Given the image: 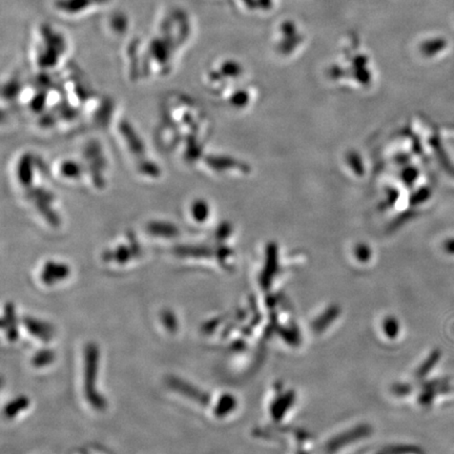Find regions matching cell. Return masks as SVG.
<instances>
[{"mask_svg":"<svg viewBox=\"0 0 454 454\" xmlns=\"http://www.w3.org/2000/svg\"><path fill=\"white\" fill-rule=\"evenodd\" d=\"M68 35L52 23H40L32 37V60L38 68H55L68 57Z\"/></svg>","mask_w":454,"mask_h":454,"instance_id":"1","label":"cell"},{"mask_svg":"<svg viewBox=\"0 0 454 454\" xmlns=\"http://www.w3.org/2000/svg\"><path fill=\"white\" fill-rule=\"evenodd\" d=\"M112 0H52V10L61 18L83 19L102 8Z\"/></svg>","mask_w":454,"mask_h":454,"instance_id":"2","label":"cell"}]
</instances>
